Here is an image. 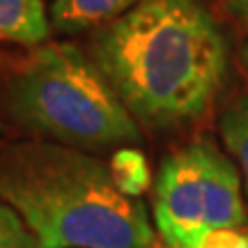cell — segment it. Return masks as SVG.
I'll return each mask as SVG.
<instances>
[{"label":"cell","instance_id":"obj_5","mask_svg":"<svg viewBox=\"0 0 248 248\" xmlns=\"http://www.w3.org/2000/svg\"><path fill=\"white\" fill-rule=\"evenodd\" d=\"M140 0H53L51 26L58 35L94 32L131 12Z\"/></svg>","mask_w":248,"mask_h":248},{"label":"cell","instance_id":"obj_10","mask_svg":"<svg viewBox=\"0 0 248 248\" xmlns=\"http://www.w3.org/2000/svg\"><path fill=\"white\" fill-rule=\"evenodd\" d=\"M198 248H248V230L209 232Z\"/></svg>","mask_w":248,"mask_h":248},{"label":"cell","instance_id":"obj_3","mask_svg":"<svg viewBox=\"0 0 248 248\" xmlns=\"http://www.w3.org/2000/svg\"><path fill=\"white\" fill-rule=\"evenodd\" d=\"M5 115L37 140L85 152L140 140V124L88 51L46 42L12 69L2 90Z\"/></svg>","mask_w":248,"mask_h":248},{"label":"cell","instance_id":"obj_11","mask_svg":"<svg viewBox=\"0 0 248 248\" xmlns=\"http://www.w3.org/2000/svg\"><path fill=\"white\" fill-rule=\"evenodd\" d=\"M228 16L234 18L239 26L248 28V0H216Z\"/></svg>","mask_w":248,"mask_h":248},{"label":"cell","instance_id":"obj_2","mask_svg":"<svg viewBox=\"0 0 248 248\" xmlns=\"http://www.w3.org/2000/svg\"><path fill=\"white\" fill-rule=\"evenodd\" d=\"M0 200L42 248H154L140 198L117 188L108 161L48 140L0 142Z\"/></svg>","mask_w":248,"mask_h":248},{"label":"cell","instance_id":"obj_1","mask_svg":"<svg viewBox=\"0 0 248 248\" xmlns=\"http://www.w3.org/2000/svg\"><path fill=\"white\" fill-rule=\"evenodd\" d=\"M88 53L140 126L177 129L209 113L230 46L202 0H140L90 35Z\"/></svg>","mask_w":248,"mask_h":248},{"label":"cell","instance_id":"obj_8","mask_svg":"<svg viewBox=\"0 0 248 248\" xmlns=\"http://www.w3.org/2000/svg\"><path fill=\"white\" fill-rule=\"evenodd\" d=\"M113 179H115L117 188L122 193L131 195V198H140L152 184V172L147 156L142 154L138 147H120L113 152V156L108 161Z\"/></svg>","mask_w":248,"mask_h":248},{"label":"cell","instance_id":"obj_6","mask_svg":"<svg viewBox=\"0 0 248 248\" xmlns=\"http://www.w3.org/2000/svg\"><path fill=\"white\" fill-rule=\"evenodd\" d=\"M51 32L44 0H0V44L37 48L51 42Z\"/></svg>","mask_w":248,"mask_h":248},{"label":"cell","instance_id":"obj_12","mask_svg":"<svg viewBox=\"0 0 248 248\" xmlns=\"http://www.w3.org/2000/svg\"><path fill=\"white\" fill-rule=\"evenodd\" d=\"M241 69H244L246 80H248V44H246V48H244V53H241Z\"/></svg>","mask_w":248,"mask_h":248},{"label":"cell","instance_id":"obj_7","mask_svg":"<svg viewBox=\"0 0 248 248\" xmlns=\"http://www.w3.org/2000/svg\"><path fill=\"white\" fill-rule=\"evenodd\" d=\"M218 131L225 142V150L232 154L239 168L244 191L248 195V94H241L223 110Z\"/></svg>","mask_w":248,"mask_h":248},{"label":"cell","instance_id":"obj_4","mask_svg":"<svg viewBox=\"0 0 248 248\" xmlns=\"http://www.w3.org/2000/svg\"><path fill=\"white\" fill-rule=\"evenodd\" d=\"M244 179L237 163L212 138L186 142L161 161L152 218L166 248H198L216 230H244L248 223Z\"/></svg>","mask_w":248,"mask_h":248},{"label":"cell","instance_id":"obj_9","mask_svg":"<svg viewBox=\"0 0 248 248\" xmlns=\"http://www.w3.org/2000/svg\"><path fill=\"white\" fill-rule=\"evenodd\" d=\"M0 248H42L23 218L0 200Z\"/></svg>","mask_w":248,"mask_h":248}]
</instances>
